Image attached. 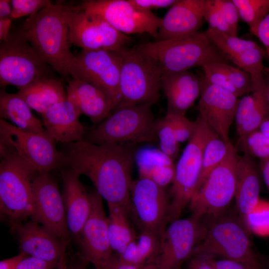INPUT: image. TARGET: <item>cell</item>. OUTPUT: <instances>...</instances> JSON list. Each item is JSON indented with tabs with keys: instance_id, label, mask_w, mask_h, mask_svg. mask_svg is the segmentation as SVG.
I'll return each mask as SVG.
<instances>
[{
	"instance_id": "83f0119b",
	"label": "cell",
	"mask_w": 269,
	"mask_h": 269,
	"mask_svg": "<svg viewBox=\"0 0 269 269\" xmlns=\"http://www.w3.org/2000/svg\"><path fill=\"white\" fill-rule=\"evenodd\" d=\"M135 163L139 177L149 178L164 188L174 181L175 165L173 160L160 149L150 147L137 149Z\"/></svg>"
},
{
	"instance_id": "f1b7e54d",
	"label": "cell",
	"mask_w": 269,
	"mask_h": 269,
	"mask_svg": "<svg viewBox=\"0 0 269 269\" xmlns=\"http://www.w3.org/2000/svg\"><path fill=\"white\" fill-rule=\"evenodd\" d=\"M17 94L31 109L41 115L51 106L67 98V92L62 83L48 76L34 81L19 90Z\"/></svg>"
},
{
	"instance_id": "db71d44e",
	"label": "cell",
	"mask_w": 269,
	"mask_h": 269,
	"mask_svg": "<svg viewBox=\"0 0 269 269\" xmlns=\"http://www.w3.org/2000/svg\"><path fill=\"white\" fill-rule=\"evenodd\" d=\"M11 20L9 18H0V40H6L10 33Z\"/></svg>"
},
{
	"instance_id": "4316f807",
	"label": "cell",
	"mask_w": 269,
	"mask_h": 269,
	"mask_svg": "<svg viewBox=\"0 0 269 269\" xmlns=\"http://www.w3.org/2000/svg\"><path fill=\"white\" fill-rule=\"evenodd\" d=\"M269 119L267 89L255 90L240 99L235 118L239 137L259 130L262 123Z\"/></svg>"
},
{
	"instance_id": "60d3db41",
	"label": "cell",
	"mask_w": 269,
	"mask_h": 269,
	"mask_svg": "<svg viewBox=\"0 0 269 269\" xmlns=\"http://www.w3.org/2000/svg\"><path fill=\"white\" fill-rule=\"evenodd\" d=\"M9 18L14 19L38 12L52 2L48 0H12Z\"/></svg>"
},
{
	"instance_id": "484cf974",
	"label": "cell",
	"mask_w": 269,
	"mask_h": 269,
	"mask_svg": "<svg viewBox=\"0 0 269 269\" xmlns=\"http://www.w3.org/2000/svg\"><path fill=\"white\" fill-rule=\"evenodd\" d=\"M260 187L259 173L252 158L246 154L239 156L234 198L239 217L249 231V218L258 204Z\"/></svg>"
},
{
	"instance_id": "91938a15",
	"label": "cell",
	"mask_w": 269,
	"mask_h": 269,
	"mask_svg": "<svg viewBox=\"0 0 269 269\" xmlns=\"http://www.w3.org/2000/svg\"><path fill=\"white\" fill-rule=\"evenodd\" d=\"M262 260L265 269H269V256L262 257Z\"/></svg>"
},
{
	"instance_id": "e0dca14e",
	"label": "cell",
	"mask_w": 269,
	"mask_h": 269,
	"mask_svg": "<svg viewBox=\"0 0 269 269\" xmlns=\"http://www.w3.org/2000/svg\"><path fill=\"white\" fill-rule=\"evenodd\" d=\"M90 214L77 241L84 258L95 269H108L114 255L110 241L108 217L104 211L102 197L97 190L90 192Z\"/></svg>"
},
{
	"instance_id": "ffe728a7",
	"label": "cell",
	"mask_w": 269,
	"mask_h": 269,
	"mask_svg": "<svg viewBox=\"0 0 269 269\" xmlns=\"http://www.w3.org/2000/svg\"><path fill=\"white\" fill-rule=\"evenodd\" d=\"M19 245L20 253L41 260L59 262L66 252L69 241L59 238L32 220L11 225Z\"/></svg>"
},
{
	"instance_id": "d6a6232c",
	"label": "cell",
	"mask_w": 269,
	"mask_h": 269,
	"mask_svg": "<svg viewBox=\"0 0 269 269\" xmlns=\"http://www.w3.org/2000/svg\"><path fill=\"white\" fill-rule=\"evenodd\" d=\"M232 145L231 142H225L213 131L204 149L202 168L195 193L202 186L211 171L225 158Z\"/></svg>"
},
{
	"instance_id": "1f68e13d",
	"label": "cell",
	"mask_w": 269,
	"mask_h": 269,
	"mask_svg": "<svg viewBox=\"0 0 269 269\" xmlns=\"http://www.w3.org/2000/svg\"><path fill=\"white\" fill-rule=\"evenodd\" d=\"M161 239L147 231H141L120 255L119 259L125 263L142 267L154 262L160 248Z\"/></svg>"
},
{
	"instance_id": "6f0895ef",
	"label": "cell",
	"mask_w": 269,
	"mask_h": 269,
	"mask_svg": "<svg viewBox=\"0 0 269 269\" xmlns=\"http://www.w3.org/2000/svg\"><path fill=\"white\" fill-rule=\"evenodd\" d=\"M57 269H71L69 262L67 252H66L62 257Z\"/></svg>"
},
{
	"instance_id": "f907efd6",
	"label": "cell",
	"mask_w": 269,
	"mask_h": 269,
	"mask_svg": "<svg viewBox=\"0 0 269 269\" xmlns=\"http://www.w3.org/2000/svg\"><path fill=\"white\" fill-rule=\"evenodd\" d=\"M188 269H214L207 261L206 257L202 255H193Z\"/></svg>"
},
{
	"instance_id": "836d02e7",
	"label": "cell",
	"mask_w": 269,
	"mask_h": 269,
	"mask_svg": "<svg viewBox=\"0 0 269 269\" xmlns=\"http://www.w3.org/2000/svg\"><path fill=\"white\" fill-rule=\"evenodd\" d=\"M267 54L259 45L246 50L232 58V60L238 66L250 74L255 90L267 88L266 81L263 77L264 66L263 60Z\"/></svg>"
},
{
	"instance_id": "7bdbcfd3",
	"label": "cell",
	"mask_w": 269,
	"mask_h": 269,
	"mask_svg": "<svg viewBox=\"0 0 269 269\" xmlns=\"http://www.w3.org/2000/svg\"><path fill=\"white\" fill-rule=\"evenodd\" d=\"M214 62L206 64L202 67L204 76L210 84L227 91L237 97L242 96L240 93L228 80L225 75L215 66Z\"/></svg>"
},
{
	"instance_id": "ac0fdd59",
	"label": "cell",
	"mask_w": 269,
	"mask_h": 269,
	"mask_svg": "<svg viewBox=\"0 0 269 269\" xmlns=\"http://www.w3.org/2000/svg\"><path fill=\"white\" fill-rule=\"evenodd\" d=\"M34 212L31 220L40 223L61 239L69 241L65 210L58 185L49 173H38L33 178Z\"/></svg>"
},
{
	"instance_id": "8fae6325",
	"label": "cell",
	"mask_w": 269,
	"mask_h": 269,
	"mask_svg": "<svg viewBox=\"0 0 269 269\" xmlns=\"http://www.w3.org/2000/svg\"><path fill=\"white\" fill-rule=\"evenodd\" d=\"M63 14L71 44L82 50L118 51L131 42V37L117 30L100 15L78 6L63 4Z\"/></svg>"
},
{
	"instance_id": "e575fe53",
	"label": "cell",
	"mask_w": 269,
	"mask_h": 269,
	"mask_svg": "<svg viewBox=\"0 0 269 269\" xmlns=\"http://www.w3.org/2000/svg\"><path fill=\"white\" fill-rule=\"evenodd\" d=\"M239 16L250 27L252 34L257 35L258 27L269 12V0H232Z\"/></svg>"
},
{
	"instance_id": "30bf717a",
	"label": "cell",
	"mask_w": 269,
	"mask_h": 269,
	"mask_svg": "<svg viewBox=\"0 0 269 269\" xmlns=\"http://www.w3.org/2000/svg\"><path fill=\"white\" fill-rule=\"evenodd\" d=\"M48 65L40 58L19 28L0 46V85L21 89L47 76Z\"/></svg>"
},
{
	"instance_id": "11a10c76",
	"label": "cell",
	"mask_w": 269,
	"mask_h": 269,
	"mask_svg": "<svg viewBox=\"0 0 269 269\" xmlns=\"http://www.w3.org/2000/svg\"><path fill=\"white\" fill-rule=\"evenodd\" d=\"M11 2L8 0H0V18H9L11 12Z\"/></svg>"
},
{
	"instance_id": "9a60e30c",
	"label": "cell",
	"mask_w": 269,
	"mask_h": 269,
	"mask_svg": "<svg viewBox=\"0 0 269 269\" xmlns=\"http://www.w3.org/2000/svg\"><path fill=\"white\" fill-rule=\"evenodd\" d=\"M78 6L100 15L124 34L146 33L157 38L162 18L151 11L136 8L129 0H83Z\"/></svg>"
},
{
	"instance_id": "f5cc1de1",
	"label": "cell",
	"mask_w": 269,
	"mask_h": 269,
	"mask_svg": "<svg viewBox=\"0 0 269 269\" xmlns=\"http://www.w3.org/2000/svg\"><path fill=\"white\" fill-rule=\"evenodd\" d=\"M141 268L122 262L119 259L117 254H114L108 269H141Z\"/></svg>"
},
{
	"instance_id": "ba28073f",
	"label": "cell",
	"mask_w": 269,
	"mask_h": 269,
	"mask_svg": "<svg viewBox=\"0 0 269 269\" xmlns=\"http://www.w3.org/2000/svg\"><path fill=\"white\" fill-rule=\"evenodd\" d=\"M196 131L175 165L170 189L168 222L179 219L193 196L199 180L204 149L213 130L200 116Z\"/></svg>"
},
{
	"instance_id": "8d00e7d4",
	"label": "cell",
	"mask_w": 269,
	"mask_h": 269,
	"mask_svg": "<svg viewBox=\"0 0 269 269\" xmlns=\"http://www.w3.org/2000/svg\"><path fill=\"white\" fill-rule=\"evenodd\" d=\"M154 128L160 150L174 161L179 151V142L167 116L156 120Z\"/></svg>"
},
{
	"instance_id": "f35d334b",
	"label": "cell",
	"mask_w": 269,
	"mask_h": 269,
	"mask_svg": "<svg viewBox=\"0 0 269 269\" xmlns=\"http://www.w3.org/2000/svg\"><path fill=\"white\" fill-rule=\"evenodd\" d=\"M215 66L227 77L241 95L254 91V87L250 74L244 70L232 67L225 62H214Z\"/></svg>"
},
{
	"instance_id": "c3c4849f",
	"label": "cell",
	"mask_w": 269,
	"mask_h": 269,
	"mask_svg": "<svg viewBox=\"0 0 269 269\" xmlns=\"http://www.w3.org/2000/svg\"><path fill=\"white\" fill-rule=\"evenodd\" d=\"M256 36L266 47L269 58V12L260 23Z\"/></svg>"
},
{
	"instance_id": "816d5d0a",
	"label": "cell",
	"mask_w": 269,
	"mask_h": 269,
	"mask_svg": "<svg viewBox=\"0 0 269 269\" xmlns=\"http://www.w3.org/2000/svg\"><path fill=\"white\" fill-rule=\"evenodd\" d=\"M24 254H19L0 262V269H16L19 262L25 256Z\"/></svg>"
},
{
	"instance_id": "52a82bcc",
	"label": "cell",
	"mask_w": 269,
	"mask_h": 269,
	"mask_svg": "<svg viewBox=\"0 0 269 269\" xmlns=\"http://www.w3.org/2000/svg\"><path fill=\"white\" fill-rule=\"evenodd\" d=\"M120 57L119 106L153 105L160 97L163 71L159 63L136 46L118 51Z\"/></svg>"
},
{
	"instance_id": "b9f144b4",
	"label": "cell",
	"mask_w": 269,
	"mask_h": 269,
	"mask_svg": "<svg viewBox=\"0 0 269 269\" xmlns=\"http://www.w3.org/2000/svg\"><path fill=\"white\" fill-rule=\"evenodd\" d=\"M173 128L178 141L189 140L194 134L197 126L196 120L191 121L185 115H166Z\"/></svg>"
},
{
	"instance_id": "5bb4252c",
	"label": "cell",
	"mask_w": 269,
	"mask_h": 269,
	"mask_svg": "<svg viewBox=\"0 0 269 269\" xmlns=\"http://www.w3.org/2000/svg\"><path fill=\"white\" fill-rule=\"evenodd\" d=\"M130 213L141 229L161 239L168 222L169 202L164 188L152 180L139 177L131 185Z\"/></svg>"
},
{
	"instance_id": "681fc988",
	"label": "cell",
	"mask_w": 269,
	"mask_h": 269,
	"mask_svg": "<svg viewBox=\"0 0 269 269\" xmlns=\"http://www.w3.org/2000/svg\"><path fill=\"white\" fill-rule=\"evenodd\" d=\"M71 269H87L89 263L80 252H67Z\"/></svg>"
},
{
	"instance_id": "d590c367",
	"label": "cell",
	"mask_w": 269,
	"mask_h": 269,
	"mask_svg": "<svg viewBox=\"0 0 269 269\" xmlns=\"http://www.w3.org/2000/svg\"><path fill=\"white\" fill-rule=\"evenodd\" d=\"M205 33L209 39L230 60L237 55L258 46L253 41L220 33L209 27Z\"/></svg>"
},
{
	"instance_id": "ab89813d",
	"label": "cell",
	"mask_w": 269,
	"mask_h": 269,
	"mask_svg": "<svg viewBox=\"0 0 269 269\" xmlns=\"http://www.w3.org/2000/svg\"><path fill=\"white\" fill-rule=\"evenodd\" d=\"M204 19L209 23V28L220 33L238 36V31L234 30L224 17L215 0H208Z\"/></svg>"
},
{
	"instance_id": "7a4b0ae2",
	"label": "cell",
	"mask_w": 269,
	"mask_h": 269,
	"mask_svg": "<svg viewBox=\"0 0 269 269\" xmlns=\"http://www.w3.org/2000/svg\"><path fill=\"white\" fill-rule=\"evenodd\" d=\"M40 58L67 77L75 58L61 2L49 4L18 27Z\"/></svg>"
},
{
	"instance_id": "9c48e42d",
	"label": "cell",
	"mask_w": 269,
	"mask_h": 269,
	"mask_svg": "<svg viewBox=\"0 0 269 269\" xmlns=\"http://www.w3.org/2000/svg\"><path fill=\"white\" fill-rule=\"evenodd\" d=\"M56 142L46 130L40 133L27 132L0 119V148L15 153L39 173L66 166Z\"/></svg>"
},
{
	"instance_id": "9f6ffc18",
	"label": "cell",
	"mask_w": 269,
	"mask_h": 269,
	"mask_svg": "<svg viewBox=\"0 0 269 269\" xmlns=\"http://www.w3.org/2000/svg\"><path fill=\"white\" fill-rule=\"evenodd\" d=\"M261 169L264 182L269 191V158L261 160Z\"/></svg>"
},
{
	"instance_id": "4fadbf2b",
	"label": "cell",
	"mask_w": 269,
	"mask_h": 269,
	"mask_svg": "<svg viewBox=\"0 0 269 269\" xmlns=\"http://www.w3.org/2000/svg\"><path fill=\"white\" fill-rule=\"evenodd\" d=\"M206 232L203 218L192 215L170 222L161 238L160 251L154 261L157 269H180L183 262L193 255Z\"/></svg>"
},
{
	"instance_id": "277c9868",
	"label": "cell",
	"mask_w": 269,
	"mask_h": 269,
	"mask_svg": "<svg viewBox=\"0 0 269 269\" xmlns=\"http://www.w3.org/2000/svg\"><path fill=\"white\" fill-rule=\"evenodd\" d=\"M136 47L156 60L165 72H183L213 62L227 63L228 60L205 32L199 31L190 35L156 40Z\"/></svg>"
},
{
	"instance_id": "f546056e",
	"label": "cell",
	"mask_w": 269,
	"mask_h": 269,
	"mask_svg": "<svg viewBox=\"0 0 269 269\" xmlns=\"http://www.w3.org/2000/svg\"><path fill=\"white\" fill-rule=\"evenodd\" d=\"M30 107L17 93L3 90L0 93V116L12 122L20 129L32 133L46 131L43 122L32 114Z\"/></svg>"
},
{
	"instance_id": "7dc6e473",
	"label": "cell",
	"mask_w": 269,
	"mask_h": 269,
	"mask_svg": "<svg viewBox=\"0 0 269 269\" xmlns=\"http://www.w3.org/2000/svg\"><path fill=\"white\" fill-rule=\"evenodd\" d=\"M214 269H248L243 264L228 259L215 260L211 256H204Z\"/></svg>"
},
{
	"instance_id": "94428289",
	"label": "cell",
	"mask_w": 269,
	"mask_h": 269,
	"mask_svg": "<svg viewBox=\"0 0 269 269\" xmlns=\"http://www.w3.org/2000/svg\"><path fill=\"white\" fill-rule=\"evenodd\" d=\"M141 269H158L154 262L150 263L143 266Z\"/></svg>"
},
{
	"instance_id": "7c38bea8",
	"label": "cell",
	"mask_w": 269,
	"mask_h": 269,
	"mask_svg": "<svg viewBox=\"0 0 269 269\" xmlns=\"http://www.w3.org/2000/svg\"><path fill=\"white\" fill-rule=\"evenodd\" d=\"M239 156L232 144L225 158L211 171L192 197L188 205L191 215L203 218L226 211L234 198Z\"/></svg>"
},
{
	"instance_id": "ee69618b",
	"label": "cell",
	"mask_w": 269,
	"mask_h": 269,
	"mask_svg": "<svg viewBox=\"0 0 269 269\" xmlns=\"http://www.w3.org/2000/svg\"><path fill=\"white\" fill-rule=\"evenodd\" d=\"M215 2L229 25L234 30L238 31L237 27L240 16L238 9L232 0H215Z\"/></svg>"
},
{
	"instance_id": "4dcf8cb0",
	"label": "cell",
	"mask_w": 269,
	"mask_h": 269,
	"mask_svg": "<svg viewBox=\"0 0 269 269\" xmlns=\"http://www.w3.org/2000/svg\"><path fill=\"white\" fill-rule=\"evenodd\" d=\"M108 230L111 245L117 255H120L137 237L129 221L128 210L115 204H108Z\"/></svg>"
},
{
	"instance_id": "cb8c5ba5",
	"label": "cell",
	"mask_w": 269,
	"mask_h": 269,
	"mask_svg": "<svg viewBox=\"0 0 269 269\" xmlns=\"http://www.w3.org/2000/svg\"><path fill=\"white\" fill-rule=\"evenodd\" d=\"M161 89L167 101V114L185 115L202 90L201 77L188 71L163 72Z\"/></svg>"
},
{
	"instance_id": "f6af8a7d",
	"label": "cell",
	"mask_w": 269,
	"mask_h": 269,
	"mask_svg": "<svg viewBox=\"0 0 269 269\" xmlns=\"http://www.w3.org/2000/svg\"><path fill=\"white\" fill-rule=\"evenodd\" d=\"M59 262L45 261L25 256L19 262L16 269H54L58 267Z\"/></svg>"
},
{
	"instance_id": "7402d4cb",
	"label": "cell",
	"mask_w": 269,
	"mask_h": 269,
	"mask_svg": "<svg viewBox=\"0 0 269 269\" xmlns=\"http://www.w3.org/2000/svg\"><path fill=\"white\" fill-rule=\"evenodd\" d=\"M59 170L67 227L71 238L77 241L91 213L90 194L81 182L78 172L68 166Z\"/></svg>"
},
{
	"instance_id": "3957f363",
	"label": "cell",
	"mask_w": 269,
	"mask_h": 269,
	"mask_svg": "<svg viewBox=\"0 0 269 269\" xmlns=\"http://www.w3.org/2000/svg\"><path fill=\"white\" fill-rule=\"evenodd\" d=\"M205 218V237L193 255H219L241 263L248 269H265L262 257L254 249L250 231L239 216L227 214L225 211Z\"/></svg>"
},
{
	"instance_id": "6125c7cd",
	"label": "cell",
	"mask_w": 269,
	"mask_h": 269,
	"mask_svg": "<svg viewBox=\"0 0 269 269\" xmlns=\"http://www.w3.org/2000/svg\"><path fill=\"white\" fill-rule=\"evenodd\" d=\"M267 99L269 103V85L267 84Z\"/></svg>"
},
{
	"instance_id": "d4e9b609",
	"label": "cell",
	"mask_w": 269,
	"mask_h": 269,
	"mask_svg": "<svg viewBox=\"0 0 269 269\" xmlns=\"http://www.w3.org/2000/svg\"><path fill=\"white\" fill-rule=\"evenodd\" d=\"M67 96L78 105L82 114L97 125L111 114L119 103L101 88L86 81L72 79L68 81Z\"/></svg>"
},
{
	"instance_id": "44dd1931",
	"label": "cell",
	"mask_w": 269,
	"mask_h": 269,
	"mask_svg": "<svg viewBox=\"0 0 269 269\" xmlns=\"http://www.w3.org/2000/svg\"><path fill=\"white\" fill-rule=\"evenodd\" d=\"M208 0H178L162 18L156 41L190 35L201 27Z\"/></svg>"
},
{
	"instance_id": "5b68a950",
	"label": "cell",
	"mask_w": 269,
	"mask_h": 269,
	"mask_svg": "<svg viewBox=\"0 0 269 269\" xmlns=\"http://www.w3.org/2000/svg\"><path fill=\"white\" fill-rule=\"evenodd\" d=\"M0 212L9 225L31 218L34 212L32 182L38 173L14 152L0 148Z\"/></svg>"
},
{
	"instance_id": "8992f818",
	"label": "cell",
	"mask_w": 269,
	"mask_h": 269,
	"mask_svg": "<svg viewBox=\"0 0 269 269\" xmlns=\"http://www.w3.org/2000/svg\"><path fill=\"white\" fill-rule=\"evenodd\" d=\"M152 105L118 107L100 124L86 129L83 140L95 144L133 143L157 140Z\"/></svg>"
},
{
	"instance_id": "bcb514c9",
	"label": "cell",
	"mask_w": 269,
	"mask_h": 269,
	"mask_svg": "<svg viewBox=\"0 0 269 269\" xmlns=\"http://www.w3.org/2000/svg\"><path fill=\"white\" fill-rule=\"evenodd\" d=\"M135 7L140 9L151 11L152 9H158L171 6L175 0H129Z\"/></svg>"
},
{
	"instance_id": "2e32d148",
	"label": "cell",
	"mask_w": 269,
	"mask_h": 269,
	"mask_svg": "<svg viewBox=\"0 0 269 269\" xmlns=\"http://www.w3.org/2000/svg\"><path fill=\"white\" fill-rule=\"evenodd\" d=\"M120 72L118 51L96 49L82 50L75 55L69 73L73 79L101 88L120 104Z\"/></svg>"
},
{
	"instance_id": "680465c9",
	"label": "cell",
	"mask_w": 269,
	"mask_h": 269,
	"mask_svg": "<svg viewBox=\"0 0 269 269\" xmlns=\"http://www.w3.org/2000/svg\"><path fill=\"white\" fill-rule=\"evenodd\" d=\"M259 130L265 135L269 137V119L263 122Z\"/></svg>"
},
{
	"instance_id": "603a6c76",
	"label": "cell",
	"mask_w": 269,
	"mask_h": 269,
	"mask_svg": "<svg viewBox=\"0 0 269 269\" xmlns=\"http://www.w3.org/2000/svg\"><path fill=\"white\" fill-rule=\"evenodd\" d=\"M81 111L71 97L59 102L42 114L46 130L56 142L83 140L86 128L79 121Z\"/></svg>"
},
{
	"instance_id": "d6986e66",
	"label": "cell",
	"mask_w": 269,
	"mask_h": 269,
	"mask_svg": "<svg viewBox=\"0 0 269 269\" xmlns=\"http://www.w3.org/2000/svg\"><path fill=\"white\" fill-rule=\"evenodd\" d=\"M201 78L202 90L197 106L199 115L225 142H231L229 131L235 118L240 99L209 83L204 75Z\"/></svg>"
},
{
	"instance_id": "74e56055",
	"label": "cell",
	"mask_w": 269,
	"mask_h": 269,
	"mask_svg": "<svg viewBox=\"0 0 269 269\" xmlns=\"http://www.w3.org/2000/svg\"><path fill=\"white\" fill-rule=\"evenodd\" d=\"M238 143L244 154L260 160L269 158V137L259 130L239 137Z\"/></svg>"
},
{
	"instance_id": "6da1fadb",
	"label": "cell",
	"mask_w": 269,
	"mask_h": 269,
	"mask_svg": "<svg viewBox=\"0 0 269 269\" xmlns=\"http://www.w3.org/2000/svg\"><path fill=\"white\" fill-rule=\"evenodd\" d=\"M133 143H63L66 166L87 176L108 204L131 210V173L137 150Z\"/></svg>"
}]
</instances>
